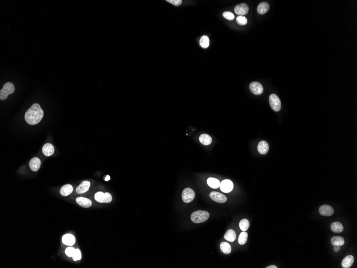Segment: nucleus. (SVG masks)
Instances as JSON below:
<instances>
[{
	"label": "nucleus",
	"instance_id": "aec40b11",
	"mask_svg": "<svg viewBox=\"0 0 357 268\" xmlns=\"http://www.w3.org/2000/svg\"><path fill=\"white\" fill-rule=\"evenodd\" d=\"M269 9V5L267 2H261L258 6L257 11L260 15L266 14Z\"/></svg>",
	"mask_w": 357,
	"mask_h": 268
},
{
	"label": "nucleus",
	"instance_id": "f03ea898",
	"mask_svg": "<svg viewBox=\"0 0 357 268\" xmlns=\"http://www.w3.org/2000/svg\"><path fill=\"white\" fill-rule=\"evenodd\" d=\"M209 212L203 210H197L194 211L191 215V220L195 223H201L206 222L209 218Z\"/></svg>",
	"mask_w": 357,
	"mask_h": 268
},
{
	"label": "nucleus",
	"instance_id": "0eeeda50",
	"mask_svg": "<svg viewBox=\"0 0 357 268\" xmlns=\"http://www.w3.org/2000/svg\"><path fill=\"white\" fill-rule=\"evenodd\" d=\"M210 197L212 200L218 203H224L227 201V197L221 193L217 192H212L210 194Z\"/></svg>",
	"mask_w": 357,
	"mask_h": 268
},
{
	"label": "nucleus",
	"instance_id": "bb28decb",
	"mask_svg": "<svg viewBox=\"0 0 357 268\" xmlns=\"http://www.w3.org/2000/svg\"><path fill=\"white\" fill-rule=\"evenodd\" d=\"M239 226L242 231H246L249 228V221L247 219H243L240 221Z\"/></svg>",
	"mask_w": 357,
	"mask_h": 268
},
{
	"label": "nucleus",
	"instance_id": "2f4dec72",
	"mask_svg": "<svg viewBox=\"0 0 357 268\" xmlns=\"http://www.w3.org/2000/svg\"><path fill=\"white\" fill-rule=\"evenodd\" d=\"M75 249L72 247H69L66 249L65 253L66 255H67V257H73V255L75 254Z\"/></svg>",
	"mask_w": 357,
	"mask_h": 268
},
{
	"label": "nucleus",
	"instance_id": "7ed1b4c3",
	"mask_svg": "<svg viewBox=\"0 0 357 268\" xmlns=\"http://www.w3.org/2000/svg\"><path fill=\"white\" fill-rule=\"evenodd\" d=\"M15 86L10 82H7L4 84L2 89L0 91V99L1 100H4L7 98L8 95L11 94L15 91Z\"/></svg>",
	"mask_w": 357,
	"mask_h": 268
},
{
	"label": "nucleus",
	"instance_id": "9b49d317",
	"mask_svg": "<svg viewBox=\"0 0 357 268\" xmlns=\"http://www.w3.org/2000/svg\"><path fill=\"white\" fill-rule=\"evenodd\" d=\"M319 213L324 216H332L334 213V209L329 205H324L319 208Z\"/></svg>",
	"mask_w": 357,
	"mask_h": 268
},
{
	"label": "nucleus",
	"instance_id": "1a4fd4ad",
	"mask_svg": "<svg viewBox=\"0 0 357 268\" xmlns=\"http://www.w3.org/2000/svg\"><path fill=\"white\" fill-rule=\"evenodd\" d=\"M250 89L252 93L256 95H259L263 92V87L260 83L258 82H252L250 84Z\"/></svg>",
	"mask_w": 357,
	"mask_h": 268
},
{
	"label": "nucleus",
	"instance_id": "412c9836",
	"mask_svg": "<svg viewBox=\"0 0 357 268\" xmlns=\"http://www.w3.org/2000/svg\"><path fill=\"white\" fill-rule=\"evenodd\" d=\"M199 140H200V143L203 145H206V146L210 145L212 143V141L211 137L207 134H201L200 135Z\"/></svg>",
	"mask_w": 357,
	"mask_h": 268
},
{
	"label": "nucleus",
	"instance_id": "393cba45",
	"mask_svg": "<svg viewBox=\"0 0 357 268\" xmlns=\"http://www.w3.org/2000/svg\"><path fill=\"white\" fill-rule=\"evenodd\" d=\"M207 183L210 187L213 189H217L220 187V183L219 180L214 178H209L207 180Z\"/></svg>",
	"mask_w": 357,
	"mask_h": 268
},
{
	"label": "nucleus",
	"instance_id": "2eb2a0df",
	"mask_svg": "<svg viewBox=\"0 0 357 268\" xmlns=\"http://www.w3.org/2000/svg\"><path fill=\"white\" fill-rule=\"evenodd\" d=\"M54 152H55V148H54V146L50 143H46L43 146V152L45 156H52V155L54 154Z\"/></svg>",
	"mask_w": 357,
	"mask_h": 268
},
{
	"label": "nucleus",
	"instance_id": "dca6fc26",
	"mask_svg": "<svg viewBox=\"0 0 357 268\" xmlns=\"http://www.w3.org/2000/svg\"><path fill=\"white\" fill-rule=\"evenodd\" d=\"M258 151L261 154H267L269 151V143L264 140L260 141L258 145Z\"/></svg>",
	"mask_w": 357,
	"mask_h": 268
},
{
	"label": "nucleus",
	"instance_id": "4be33fe9",
	"mask_svg": "<svg viewBox=\"0 0 357 268\" xmlns=\"http://www.w3.org/2000/svg\"><path fill=\"white\" fill-rule=\"evenodd\" d=\"M330 229L332 230V232H334L335 233H337V234H339V233L342 232L344 229L343 225L341 223L338 222H334L332 224H331Z\"/></svg>",
	"mask_w": 357,
	"mask_h": 268
},
{
	"label": "nucleus",
	"instance_id": "473e14b6",
	"mask_svg": "<svg viewBox=\"0 0 357 268\" xmlns=\"http://www.w3.org/2000/svg\"><path fill=\"white\" fill-rule=\"evenodd\" d=\"M73 260L74 261L80 260L81 258V255L80 251L78 249H75V254L73 255Z\"/></svg>",
	"mask_w": 357,
	"mask_h": 268
},
{
	"label": "nucleus",
	"instance_id": "72a5a7b5",
	"mask_svg": "<svg viewBox=\"0 0 357 268\" xmlns=\"http://www.w3.org/2000/svg\"><path fill=\"white\" fill-rule=\"evenodd\" d=\"M166 1L174 5L175 6H180L183 2L181 0H167Z\"/></svg>",
	"mask_w": 357,
	"mask_h": 268
},
{
	"label": "nucleus",
	"instance_id": "5701e85b",
	"mask_svg": "<svg viewBox=\"0 0 357 268\" xmlns=\"http://www.w3.org/2000/svg\"><path fill=\"white\" fill-rule=\"evenodd\" d=\"M344 240L343 238L341 236H334L331 239V243L333 246H342L344 244Z\"/></svg>",
	"mask_w": 357,
	"mask_h": 268
},
{
	"label": "nucleus",
	"instance_id": "6e6552de",
	"mask_svg": "<svg viewBox=\"0 0 357 268\" xmlns=\"http://www.w3.org/2000/svg\"><path fill=\"white\" fill-rule=\"evenodd\" d=\"M234 187V185L232 181L229 179L224 180L221 181L220 185V188L221 191L224 193H229L232 191Z\"/></svg>",
	"mask_w": 357,
	"mask_h": 268
},
{
	"label": "nucleus",
	"instance_id": "c85d7f7f",
	"mask_svg": "<svg viewBox=\"0 0 357 268\" xmlns=\"http://www.w3.org/2000/svg\"><path fill=\"white\" fill-rule=\"evenodd\" d=\"M210 40L209 37L206 35H204L201 38L200 40V44L201 46L203 48H206L209 46Z\"/></svg>",
	"mask_w": 357,
	"mask_h": 268
},
{
	"label": "nucleus",
	"instance_id": "f257e3e1",
	"mask_svg": "<svg viewBox=\"0 0 357 268\" xmlns=\"http://www.w3.org/2000/svg\"><path fill=\"white\" fill-rule=\"evenodd\" d=\"M43 115V111L40 106L38 103H34L25 113V120L29 125H36L42 120Z\"/></svg>",
	"mask_w": 357,
	"mask_h": 268
},
{
	"label": "nucleus",
	"instance_id": "c9c22d12",
	"mask_svg": "<svg viewBox=\"0 0 357 268\" xmlns=\"http://www.w3.org/2000/svg\"><path fill=\"white\" fill-rule=\"evenodd\" d=\"M278 268V267H277V266H274V265H272V266H267V267H266V268Z\"/></svg>",
	"mask_w": 357,
	"mask_h": 268
},
{
	"label": "nucleus",
	"instance_id": "a878e982",
	"mask_svg": "<svg viewBox=\"0 0 357 268\" xmlns=\"http://www.w3.org/2000/svg\"><path fill=\"white\" fill-rule=\"evenodd\" d=\"M220 249L223 253L225 254H229L231 253L232 248L230 245L226 242H223L220 244Z\"/></svg>",
	"mask_w": 357,
	"mask_h": 268
},
{
	"label": "nucleus",
	"instance_id": "9d476101",
	"mask_svg": "<svg viewBox=\"0 0 357 268\" xmlns=\"http://www.w3.org/2000/svg\"><path fill=\"white\" fill-rule=\"evenodd\" d=\"M235 12L237 15L243 16L246 15L249 12V6L246 3H241L235 7Z\"/></svg>",
	"mask_w": 357,
	"mask_h": 268
},
{
	"label": "nucleus",
	"instance_id": "20e7f679",
	"mask_svg": "<svg viewBox=\"0 0 357 268\" xmlns=\"http://www.w3.org/2000/svg\"><path fill=\"white\" fill-rule=\"evenodd\" d=\"M269 104L273 110L278 112L281 108V103L278 96L275 94H272L269 97Z\"/></svg>",
	"mask_w": 357,
	"mask_h": 268
},
{
	"label": "nucleus",
	"instance_id": "a211bd4d",
	"mask_svg": "<svg viewBox=\"0 0 357 268\" xmlns=\"http://www.w3.org/2000/svg\"><path fill=\"white\" fill-rule=\"evenodd\" d=\"M354 260H355V258L352 255H348L347 257H346L345 258H344L343 260L342 261V267L344 268H350L353 265Z\"/></svg>",
	"mask_w": 357,
	"mask_h": 268
},
{
	"label": "nucleus",
	"instance_id": "cd10ccee",
	"mask_svg": "<svg viewBox=\"0 0 357 268\" xmlns=\"http://www.w3.org/2000/svg\"><path fill=\"white\" fill-rule=\"evenodd\" d=\"M248 234L245 231L242 232L241 233L240 236L238 237V242L240 245H244L246 243L248 240Z\"/></svg>",
	"mask_w": 357,
	"mask_h": 268
},
{
	"label": "nucleus",
	"instance_id": "4468645a",
	"mask_svg": "<svg viewBox=\"0 0 357 268\" xmlns=\"http://www.w3.org/2000/svg\"><path fill=\"white\" fill-rule=\"evenodd\" d=\"M40 160L37 157L32 158L29 163V168L33 171H37L40 169Z\"/></svg>",
	"mask_w": 357,
	"mask_h": 268
},
{
	"label": "nucleus",
	"instance_id": "39448f33",
	"mask_svg": "<svg viewBox=\"0 0 357 268\" xmlns=\"http://www.w3.org/2000/svg\"><path fill=\"white\" fill-rule=\"evenodd\" d=\"M95 200L100 203H110L112 200V195L109 193H104L102 192H98L95 195Z\"/></svg>",
	"mask_w": 357,
	"mask_h": 268
},
{
	"label": "nucleus",
	"instance_id": "e433bc0d",
	"mask_svg": "<svg viewBox=\"0 0 357 268\" xmlns=\"http://www.w3.org/2000/svg\"><path fill=\"white\" fill-rule=\"evenodd\" d=\"M110 179V177L109 175H106V178H105V180H106V181H109Z\"/></svg>",
	"mask_w": 357,
	"mask_h": 268
},
{
	"label": "nucleus",
	"instance_id": "c756f323",
	"mask_svg": "<svg viewBox=\"0 0 357 268\" xmlns=\"http://www.w3.org/2000/svg\"><path fill=\"white\" fill-rule=\"evenodd\" d=\"M236 21L240 25H245L248 23V20L244 16H238L236 18Z\"/></svg>",
	"mask_w": 357,
	"mask_h": 268
},
{
	"label": "nucleus",
	"instance_id": "f3484780",
	"mask_svg": "<svg viewBox=\"0 0 357 268\" xmlns=\"http://www.w3.org/2000/svg\"><path fill=\"white\" fill-rule=\"evenodd\" d=\"M62 241L64 244L67 246H73L75 242V237L70 234L64 235L62 238Z\"/></svg>",
	"mask_w": 357,
	"mask_h": 268
},
{
	"label": "nucleus",
	"instance_id": "6ab92c4d",
	"mask_svg": "<svg viewBox=\"0 0 357 268\" xmlns=\"http://www.w3.org/2000/svg\"><path fill=\"white\" fill-rule=\"evenodd\" d=\"M73 189L72 186L70 184H66L62 186L60 189V194L63 196L66 197L70 195L73 192Z\"/></svg>",
	"mask_w": 357,
	"mask_h": 268
},
{
	"label": "nucleus",
	"instance_id": "423d86ee",
	"mask_svg": "<svg viewBox=\"0 0 357 268\" xmlns=\"http://www.w3.org/2000/svg\"><path fill=\"white\" fill-rule=\"evenodd\" d=\"M195 197V193L192 189L186 188L182 193V199L185 203H190Z\"/></svg>",
	"mask_w": 357,
	"mask_h": 268
},
{
	"label": "nucleus",
	"instance_id": "ddd939ff",
	"mask_svg": "<svg viewBox=\"0 0 357 268\" xmlns=\"http://www.w3.org/2000/svg\"><path fill=\"white\" fill-rule=\"evenodd\" d=\"M76 202L81 207L88 208L92 206V202L90 200L83 197H78L76 199Z\"/></svg>",
	"mask_w": 357,
	"mask_h": 268
},
{
	"label": "nucleus",
	"instance_id": "b1692460",
	"mask_svg": "<svg viewBox=\"0 0 357 268\" xmlns=\"http://www.w3.org/2000/svg\"><path fill=\"white\" fill-rule=\"evenodd\" d=\"M236 233L235 232L233 229H228L226 232V234L224 235V238L227 241H230V242L234 241L236 239Z\"/></svg>",
	"mask_w": 357,
	"mask_h": 268
},
{
	"label": "nucleus",
	"instance_id": "7c9ffc66",
	"mask_svg": "<svg viewBox=\"0 0 357 268\" xmlns=\"http://www.w3.org/2000/svg\"><path fill=\"white\" fill-rule=\"evenodd\" d=\"M224 17L229 20H234L235 16L232 12L230 11H225L223 14Z\"/></svg>",
	"mask_w": 357,
	"mask_h": 268
},
{
	"label": "nucleus",
	"instance_id": "f704fd0d",
	"mask_svg": "<svg viewBox=\"0 0 357 268\" xmlns=\"http://www.w3.org/2000/svg\"><path fill=\"white\" fill-rule=\"evenodd\" d=\"M340 246H334V248H333V250H334L335 252H338L340 251Z\"/></svg>",
	"mask_w": 357,
	"mask_h": 268
},
{
	"label": "nucleus",
	"instance_id": "f8f14e48",
	"mask_svg": "<svg viewBox=\"0 0 357 268\" xmlns=\"http://www.w3.org/2000/svg\"><path fill=\"white\" fill-rule=\"evenodd\" d=\"M90 182L88 181H84L79 185L76 189V192L79 194L85 193L88 191L90 187Z\"/></svg>",
	"mask_w": 357,
	"mask_h": 268
}]
</instances>
